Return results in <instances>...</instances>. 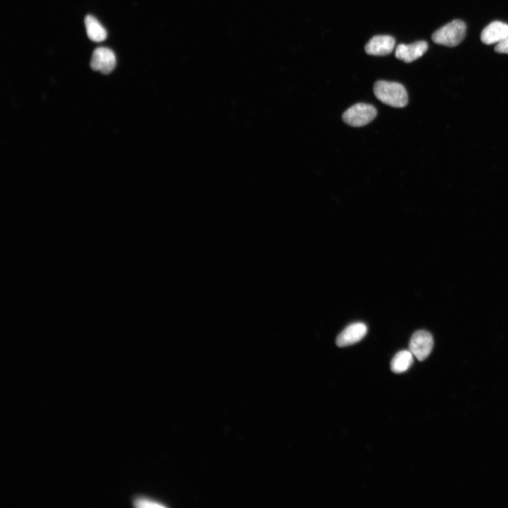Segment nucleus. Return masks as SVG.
Segmentation results:
<instances>
[{
    "instance_id": "nucleus-6",
    "label": "nucleus",
    "mask_w": 508,
    "mask_h": 508,
    "mask_svg": "<svg viewBox=\"0 0 508 508\" xmlns=\"http://www.w3.org/2000/svg\"><path fill=\"white\" fill-rule=\"evenodd\" d=\"M368 328L363 323H354L348 326L337 337L336 344L344 348L359 343L366 336Z\"/></svg>"
},
{
    "instance_id": "nucleus-7",
    "label": "nucleus",
    "mask_w": 508,
    "mask_h": 508,
    "mask_svg": "<svg viewBox=\"0 0 508 508\" xmlns=\"http://www.w3.org/2000/svg\"><path fill=\"white\" fill-rule=\"evenodd\" d=\"M428 50V43L418 41L410 45L401 44L395 49V56L406 63H412L423 55Z\"/></svg>"
},
{
    "instance_id": "nucleus-3",
    "label": "nucleus",
    "mask_w": 508,
    "mask_h": 508,
    "mask_svg": "<svg viewBox=\"0 0 508 508\" xmlns=\"http://www.w3.org/2000/svg\"><path fill=\"white\" fill-rule=\"evenodd\" d=\"M377 116V109L370 104L357 103L348 108L343 115V120L353 127H361L371 123Z\"/></svg>"
},
{
    "instance_id": "nucleus-13",
    "label": "nucleus",
    "mask_w": 508,
    "mask_h": 508,
    "mask_svg": "<svg viewBox=\"0 0 508 508\" xmlns=\"http://www.w3.org/2000/svg\"><path fill=\"white\" fill-rule=\"evenodd\" d=\"M495 51L498 53L508 54V36L496 45Z\"/></svg>"
},
{
    "instance_id": "nucleus-2",
    "label": "nucleus",
    "mask_w": 508,
    "mask_h": 508,
    "mask_svg": "<svg viewBox=\"0 0 508 508\" xmlns=\"http://www.w3.org/2000/svg\"><path fill=\"white\" fill-rule=\"evenodd\" d=\"M466 24L461 20H454L439 28L432 36L433 41L447 47H456L465 39Z\"/></svg>"
},
{
    "instance_id": "nucleus-5",
    "label": "nucleus",
    "mask_w": 508,
    "mask_h": 508,
    "mask_svg": "<svg viewBox=\"0 0 508 508\" xmlns=\"http://www.w3.org/2000/svg\"><path fill=\"white\" fill-rule=\"evenodd\" d=\"M116 56L107 47H98L92 54L91 67L94 71L104 74H110L116 67Z\"/></svg>"
},
{
    "instance_id": "nucleus-12",
    "label": "nucleus",
    "mask_w": 508,
    "mask_h": 508,
    "mask_svg": "<svg viewBox=\"0 0 508 508\" xmlns=\"http://www.w3.org/2000/svg\"><path fill=\"white\" fill-rule=\"evenodd\" d=\"M134 506L139 507L163 506L162 505H159L157 501L145 497L136 498L134 500Z\"/></svg>"
},
{
    "instance_id": "nucleus-4",
    "label": "nucleus",
    "mask_w": 508,
    "mask_h": 508,
    "mask_svg": "<svg viewBox=\"0 0 508 508\" xmlns=\"http://www.w3.org/2000/svg\"><path fill=\"white\" fill-rule=\"evenodd\" d=\"M434 348L432 335L426 330L415 332L410 342V351L420 361L425 360Z\"/></svg>"
},
{
    "instance_id": "nucleus-11",
    "label": "nucleus",
    "mask_w": 508,
    "mask_h": 508,
    "mask_svg": "<svg viewBox=\"0 0 508 508\" xmlns=\"http://www.w3.org/2000/svg\"><path fill=\"white\" fill-rule=\"evenodd\" d=\"M414 355L410 350L399 352L392 359L391 370L395 374H401L407 372L412 365Z\"/></svg>"
},
{
    "instance_id": "nucleus-8",
    "label": "nucleus",
    "mask_w": 508,
    "mask_h": 508,
    "mask_svg": "<svg viewBox=\"0 0 508 508\" xmlns=\"http://www.w3.org/2000/svg\"><path fill=\"white\" fill-rule=\"evenodd\" d=\"M395 40L390 36H376L365 46L367 54L374 56H385L390 54L395 47Z\"/></svg>"
},
{
    "instance_id": "nucleus-1",
    "label": "nucleus",
    "mask_w": 508,
    "mask_h": 508,
    "mask_svg": "<svg viewBox=\"0 0 508 508\" xmlns=\"http://www.w3.org/2000/svg\"><path fill=\"white\" fill-rule=\"evenodd\" d=\"M374 92L378 100L390 107L403 108L408 105L407 90L399 83L379 81L374 84Z\"/></svg>"
},
{
    "instance_id": "nucleus-10",
    "label": "nucleus",
    "mask_w": 508,
    "mask_h": 508,
    "mask_svg": "<svg viewBox=\"0 0 508 508\" xmlns=\"http://www.w3.org/2000/svg\"><path fill=\"white\" fill-rule=\"evenodd\" d=\"M85 25H86L87 33L90 40L99 43L107 39V34L105 28L94 17L88 15L85 19Z\"/></svg>"
},
{
    "instance_id": "nucleus-9",
    "label": "nucleus",
    "mask_w": 508,
    "mask_h": 508,
    "mask_svg": "<svg viewBox=\"0 0 508 508\" xmlns=\"http://www.w3.org/2000/svg\"><path fill=\"white\" fill-rule=\"evenodd\" d=\"M508 36V24L494 21L482 33V41L486 45L498 44Z\"/></svg>"
}]
</instances>
